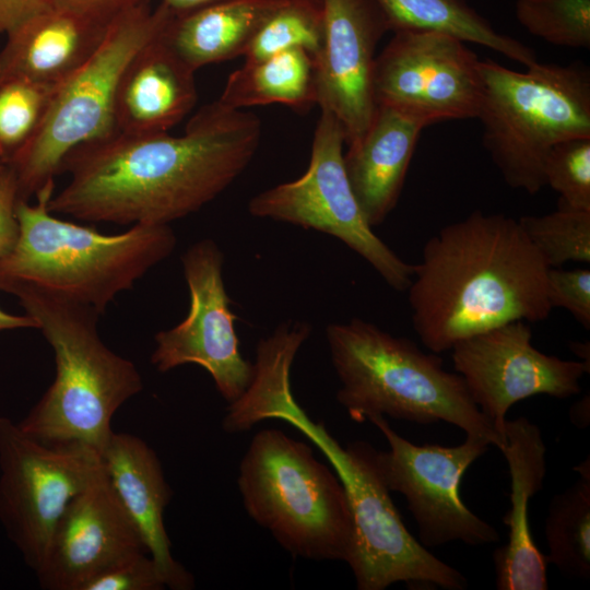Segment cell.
<instances>
[{"label": "cell", "mask_w": 590, "mask_h": 590, "mask_svg": "<svg viewBox=\"0 0 590 590\" xmlns=\"http://www.w3.org/2000/svg\"><path fill=\"white\" fill-rule=\"evenodd\" d=\"M261 129L255 114L216 99L181 135L114 132L68 154L61 173L70 179L48 209L85 222L168 225L234 182L255 156Z\"/></svg>", "instance_id": "cell-1"}, {"label": "cell", "mask_w": 590, "mask_h": 590, "mask_svg": "<svg viewBox=\"0 0 590 590\" xmlns=\"http://www.w3.org/2000/svg\"><path fill=\"white\" fill-rule=\"evenodd\" d=\"M547 270L518 220L476 210L432 236L414 264L406 291L415 333L438 354L512 321H544Z\"/></svg>", "instance_id": "cell-2"}, {"label": "cell", "mask_w": 590, "mask_h": 590, "mask_svg": "<svg viewBox=\"0 0 590 590\" xmlns=\"http://www.w3.org/2000/svg\"><path fill=\"white\" fill-rule=\"evenodd\" d=\"M7 293L37 323L56 366L52 384L19 427L43 444L101 455L114 434V414L143 388L137 366L102 341L93 308L28 285Z\"/></svg>", "instance_id": "cell-3"}, {"label": "cell", "mask_w": 590, "mask_h": 590, "mask_svg": "<svg viewBox=\"0 0 590 590\" xmlns=\"http://www.w3.org/2000/svg\"><path fill=\"white\" fill-rule=\"evenodd\" d=\"M54 189L50 184L39 190L34 204L17 200L19 236L0 258V291L28 285L102 314L173 253L177 239L169 225L138 224L105 235L55 217L48 209Z\"/></svg>", "instance_id": "cell-4"}, {"label": "cell", "mask_w": 590, "mask_h": 590, "mask_svg": "<svg viewBox=\"0 0 590 590\" xmlns=\"http://www.w3.org/2000/svg\"><path fill=\"white\" fill-rule=\"evenodd\" d=\"M326 339L341 384L337 400L353 421L376 415L424 425L442 421L500 449L463 378L444 369L436 353L359 318L330 323Z\"/></svg>", "instance_id": "cell-5"}, {"label": "cell", "mask_w": 590, "mask_h": 590, "mask_svg": "<svg viewBox=\"0 0 590 590\" xmlns=\"http://www.w3.org/2000/svg\"><path fill=\"white\" fill-rule=\"evenodd\" d=\"M515 71L480 61L482 97L476 118L483 145L505 182L535 194L545 187L552 148L590 137V70L580 61L539 63Z\"/></svg>", "instance_id": "cell-6"}, {"label": "cell", "mask_w": 590, "mask_h": 590, "mask_svg": "<svg viewBox=\"0 0 590 590\" xmlns=\"http://www.w3.org/2000/svg\"><path fill=\"white\" fill-rule=\"evenodd\" d=\"M237 485L249 517L293 556L347 562L354 534L349 498L309 445L275 428L257 432Z\"/></svg>", "instance_id": "cell-7"}, {"label": "cell", "mask_w": 590, "mask_h": 590, "mask_svg": "<svg viewBox=\"0 0 590 590\" xmlns=\"http://www.w3.org/2000/svg\"><path fill=\"white\" fill-rule=\"evenodd\" d=\"M174 13L150 0L118 14L92 56L55 86L46 116L33 140L9 166L19 200H30L55 184L64 158L74 149L104 139L115 130V99L131 58L160 36Z\"/></svg>", "instance_id": "cell-8"}, {"label": "cell", "mask_w": 590, "mask_h": 590, "mask_svg": "<svg viewBox=\"0 0 590 590\" xmlns=\"http://www.w3.org/2000/svg\"><path fill=\"white\" fill-rule=\"evenodd\" d=\"M377 449L363 440L329 442L323 455L341 481L353 518L346 564L358 590H385L397 582L411 589L464 590L465 577L433 555L406 529L380 475Z\"/></svg>", "instance_id": "cell-9"}, {"label": "cell", "mask_w": 590, "mask_h": 590, "mask_svg": "<svg viewBox=\"0 0 590 590\" xmlns=\"http://www.w3.org/2000/svg\"><path fill=\"white\" fill-rule=\"evenodd\" d=\"M337 117L321 109L310 161L299 178L267 189L248 203L255 217L271 219L331 235L366 260L396 291H406L414 264L402 260L368 224L350 185Z\"/></svg>", "instance_id": "cell-10"}, {"label": "cell", "mask_w": 590, "mask_h": 590, "mask_svg": "<svg viewBox=\"0 0 590 590\" xmlns=\"http://www.w3.org/2000/svg\"><path fill=\"white\" fill-rule=\"evenodd\" d=\"M102 470L98 452L43 444L0 417V522L34 573L67 507Z\"/></svg>", "instance_id": "cell-11"}, {"label": "cell", "mask_w": 590, "mask_h": 590, "mask_svg": "<svg viewBox=\"0 0 590 590\" xmlns=\"http://www.w3.org/2000/svg\"><path fill=\"white\" fill-rule=\"evenodd\" d=\"M368 421L390 447L376 452L382 481L390 492L405 497L423 546L456 541L479 546L500 540L491 523L465 506L459 492L467 469L486 452L488 442L467 436L458 446L415 445L394 432L385 416Z\"/></svg>", "instance_id": "cell-12"}, {"label": "cell", "mask_w": 590, "mask_h": 590, "mask_svg": "<svg viewBox=\"0 0 590 590\" xmlns=\"http://www.w3.org/2000/svg\"><path fill=\"white\" fill-rule=\"evenodd\" d=\"M477 55L465 42L441 32H393L376 56V105L413 114L429 125L476 118L482 97Z\"/></svg>", "instance_id": "cell-13"}, {"label": "cell", "mask_w": 590, "mask_h": 590, "mask_svg": "<svg viewBox=\"0 0 590 590\" xmlns=\"http://www.w3.org/2000/svg\"><path fill=\"white\" fill-rule=\"evenodd\" d=\"M190 295L186 318L155 335L152 365L161 373L186 364H197L212 377L219 393L236 401L248 388L253 363L239 351L236 315L223 281L224 255L205 238L192 244L181 256Z\"/></svg>", "instance_id": "cell-14"}, {"label": "cell", "mask_w": 590, "mask_h": 590, "mask_svg": "<svg viewBox=\"0 0 590 590\" xmlns=\"http://www.w3.org/2000/svg\"><path fill=\"white\" fill-rule=\"evenodd\" d=\"M531 340L527 322L512 321L460 340L450 350L456 373L503 445L506 415L515 403L538 394L576 396L590 369L582 361L547 355Z\"/></svg>", "instance_id": "cell-15"}, {"label": "cell", "mask_w": 590, "mask_h": 590, "mask_svg": "<svg viewBox=\"0 0 590 590\" xmlns=\"http://www.w3.org/2000/svg\"><path fill=\"white\" fill-rule=\"evenodd\" d=\"M324 33L316 60L318 103L340 121L345 144L356 143L376 110V47L389 31L374 0H322Z\"/></svg>", "instance_id": "cell-16"}, {"label": "cell", "mask_w": 590, "mask_h": 590, "mask_svg": "<svg viewBox=\"0 0 590 590\" xmlns=\"http://www.w3.org/2000/svg\"><path fill=\"white\" fill-rule=\"evenodd\" d=\"M141 552L148 553L103 468L67 507L35 575L42 589L81 590L97 574Z\"/></svg>", "instance_id": "cell-17"}, {"label": "cell", "mask_w": 590, "mask_h": 590, "mask_svg": "<svg viewBox=\"0 0 590 590\" xmlns=\"http://www.w3.org/2000/svg\"><path fill=\"white\" fill-rule=\"evenodd\" d=\"M499 449L510 475V509L503 517L507 542L493 559L498 590H546L547 558L536 546L529 522V502L543 488L546 446L539 426L524 416L506 420Z\"/></svg>", "instance_id": "cell-18"}, {"label": "cell", "mask_w": 590, "mask_h": 590, "mask_svg": "<svg viewBox=\"0 0 590 590\" xmlns=\"http://www.w3.org/2000/svg\"><path fill=\"white\" fill-rule=\"evenodd\" d=\"M105 473L135 526L146 552L157 565L166 587L189 590L192 575L172 554L164 511L172 499L161 461L138 436L115 433L101 453Z\"/></svg>", "instance_id": "cell-19"}, {"label": "cell", "mask_w": 590, "mask_h": 590, "mask_svg": "<svg viewBox=\"0 0 590 590\" xmlns=\"http://www.w3.org/2000/svg\"><path fill=\"white\" fill-rule=\"evenodd\" d=\"M114 19L48 4L7 34L0 78L59 84L98 48Z\"/></svg>", "instance_id": "cell-20"}, {"label": "cell", "mask_w": 590, "mask_h": 590, "mask_svg": "<svg viewBox=\"0 0 590 590\" xmlns=\"http://www.w3.org/2000/svg\"><path fill=\"white\" fill-rule=\"evenodd\" d=\"M426 120L378 104L368 129L344 154L345 172L368 224L379 226L396 208Z\"/></svg>", "instance_id": "cell-21"}, {"label": "cell", "mask_w": 590, "mask_h": 590, "mask_svg": "<svg viewBox=\"0 0 590 590\" xmlns=\"http://www.w3.org/2000/svg\"><path fill=\"white\" fill-rule=\"evenodd\" d=\"M163 33L144 45L122 72L115 99L116 132H167L197 103L196 71L166 45Z\"/></svg>", "instance_id": "cell-22"}, {"label": "cell", "mask_w": 590, "mask_h": 590, "mask_svg": "<svg viewBox=\"0 0 590 590\" xmlns=\"http://www.w3.org/2000/svg\"><path fill=\"white\" fill-rule=\"evenodd\" d=\"M284 0H223L174 14L166 45L192 70L244 56L267 17Z\"/></svg>", "instance_id": "cell-23"}, {"label": "cell", "mask_w": 590, "mask_h": 590, "mask_svg": "<svg viewBox=\"0 0 590 590\" xmlns=\"http://www.w3.org/2000/svg\"><path fill=\"white\" fill-rule=\"evenodd\" d=\"M219 101L234 109L282 104L297 111L318 103L316 60L302 49L244 62L228 76Z\"/></svg>", "instance_id": "cell-24"}, {"label": "cell", "mask_w": 590, "mask_h": 590, "mask_svg": "<svg viewBox=\"0 0 590 590\" xmlns=\"http://www.w3.org/2000/svg\"><path fill=\"white\" fill-rule=\"evenodd\" d=\"M389 31L441 32L492 49L526 67L536 62L532 48L496 31L467 0H374Z\"/></svg>", "instance_id": "cell-25"}, {"label": "cell", "mask_w": 590, "mask_h": 590, "mask_svg": "<svg viewBox=\"0 0 590 590\" xmlns=\"http://www.w3.org/2000/svg\"><path fill=\"white\" fill-rule=\"evenodd\" d=\"M578 480L550 502L545 519L547 562L567 578H590V462L574 468Z\"/></svg>", "instance_id": "cell-26"}, {"label": "cell", "mask_w": 590, "mask_h": 590, "mask_svg": "<svg viewBox=\"0 0 590 590\" xmlns=\"http://www.w3.org/2000/svg\"><path fill=\"white\" fill-rule=\"evenodd\" d=\"M322 0H284L262 23L244 57L258 61L283 50L302 49L317 60L323 44Z\"/></svg>", "instance_id": "cell-27"}, {"label": "cell", "mask_w": 590, "mask_h": 590, "mask_svg": "<svg viewBox=\"0 0 590 590\" xmlns=\"http://www.w3.org/2000/svg\"><path fill=\"white\" fill-rule=\"evenodd\" d=\"M56 85L0 78V163L9 165L36 135Z\"/></svg>", "instance_id": "cell-28"}, {"label": "cell", "mask_w": 590, "mask_h": 590, "mask_svg": "<svg viewBox=\"0 0 590 590\" xmlns=\"http://www.w3.org/2000/svg\"><path fill=\"white\" fill-rule=\"evenodd\" d=\"M527 238L548 268L567 262L590 263V212L567 206L518 220Z\"/></svg>", "instance_id": "cell-29"}, {"label": "cell", "mask_w": 590, "mask_h": 590, "mask_svg": "<svg viewBox=\"0 0 590 590\" xmlns=\"http://www.w3.org/2000/svg\"><path fill=\"white\" fill-rule=\"evenodd\" d=\"M515 15L531 35L566 48H590V0H517Z\"/></svg>", "instance_id": "cell-30"}, {"label": "cell", "mask_w": 590, "mask_h": 590, "mask_svg": "<svg viewBox=\"0 0 590 590\" xmlns=\"http://www.w3.org/2000/svg\"><path fill=\"white\" fill-rule=\"evenodd\" d=\"M544 180L558 193V202L590 212V137L555 144L545 160Z\"/></svg>", "instance_id": "cell-31"}, {"label": "cell", "mask_w": 590, "mask_h": 590, "mask_svg": "<svg viewBox=\"0 0 590 590\" xmlns=\"http://www.w3.org/2000/svg\"><path fill=\"white\" fill-rule=\"evenodd\" d=\"M164 578L152 557L134 554L91 578L81 590H161Z\"/></svg>", "instance_id": "cell-32"}, {"label": "cell", "mask_w": 590, "mask_h": 590, "mask_svg": "<svg viewBox=\"0 0 590 590\" xmlns=\"http://www.w3.org/2000/svg\"><path fill=\"white\" fill-rule=\"evenodd\" d=\"M546 295L553 308H564L586 329H590V270L548 268Z\"/></svg>", "instance_id": "cell-33"}, {"label": "cell", "mask_w": 590, "mask_h": 590, "mask_svg": "<svg viewBox=\"0 0 590 590\" xmlns=\"http://www.w3.org/2000/svg\"><path fill=\"white\" fill-rule=\"evenodd\" d=\"M19 200L16 177L4 165L0 170V258L15 245L19 236V222L15 206Z\"/></svg>", "instance_id": "cell-34"}, {"label": "cell", "mask_w": 590, "mask_h": 590, "mask_svg": "<svg viewBox=\"0 0 590 590\" xmlns=\"http://www.w3.org/2000/svg\"><path fill=\"white\" fill-rule=\"evenodd\" d=\"M146 0H46L52 7L66 8L104 19H114L121 12Z\"/></svg>", "instance_id": "cell-35"}, {"label": "cell", "mask_w": 590, "mask_h": 590, "mask_svg": "<svg viewBox=\"0 0 590 590\" xmlns=\"http://www.w3.org/2000/svg\"><path fill=\"white\" fill-rule=\"evenodd\" d=\"M47 5L46 0H0V33H10Z\"/></svg>", "instance_id": "cell-36"}, {"label": "cell", "mask_w": 590, "mask_h": 590, "mask_svg": "<svg viewBox=\"0 0 590 590\" xmlns=\"http://www.w3.org/2000/svg\"><path fill=\"white\" fill-rule=\"evenodd\" d=\"M24 328L37 329V323L26 314L24 316L12 315L0 308V331Z\"/></svg>", "instance_id": "cell-37"}, {"label": "cell", "mask_w": 590, "mask_h": 590, "mask_svg": "<svg viewBox=\"0 0 590 590\" xmlns=\"http://www.w3.org/2000/svg\"><path fill=\"white\" fill-rule=\"evenodd\" d=\"M590 400L589 394L585 396L581 400L576 402L570 411V421L579 428H585L590 423Z\"/></svg>", "instance_id": "cell-38"}, {"label": "cell", "mask_w": 590, "mask_h": 590, "mask_svg": "<svg viewBox=\"0 0 590 590\" xmlns=\"http://www.w3.org/2000/svg\"><path fill=\"white\" fill-rule=\"evenodd\" d=\"M223 0H160L174 14H182Z\"/></svg>", "instance_id": "cell-39"}, {"label": "cell", "mask_w": 590, "mask_h": 590, "mask_svg": "<svg viewBox=\"0 0 590 590\" xmlns=\"http://www.w3.org/2000/svg\"><path fill=\"white\" fill-rule=\"evenodd\" d=\"M570 345V350L578 356L581 358L582 362L587 363L590 365V359H589V355H590V346H589V342H570L569 343Z\"/></svg>", "instance_id": "cell-40"}, {"label": "cell", "mask_w": 590, "mask_h": 590, "mask_svg": "<svg viewBox=\"0 0 590 590\" xmlns=\"http://www.w3.org/2000/svg\"><path fill=\"white\" fill-rule=\"evenodd\" d=\"M3 166H4V165L0 163V170L3 168Z\"/></svg>", "instance_id": "cell-41"}]
</instances>
